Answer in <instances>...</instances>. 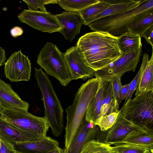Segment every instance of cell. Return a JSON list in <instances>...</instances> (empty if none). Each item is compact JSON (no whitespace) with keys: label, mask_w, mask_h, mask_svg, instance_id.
<instances>
[{"label":"cell","mask_w":153,"mask_h":153,"mask_svg":"<svg viewBox=\"0 0 153 153\" xmlns=\"http://www.w3.org/2000/svg\"><path fill=\"white\" fill-rule=\"evenodd\" d=\"M99 127L84 117L70 146L64 153H80L85 144L92 140Z\"/></svg>","instance_id":"obj_14"},{"label":"cell","mask_w":153,"mask_h":153,"mask_svg":"<svg viewBox=\"0 0 153 153\" xmlns=\"http://www.w3.org/2000/svg\"><path fill=\"white\" fill-rule=\"evenodd\" d=\"M121 76L118 75L112 77L109 81L111 85L113 99L114 108L116 112H120L119 109L118 99L120 90L123 85L122 84Z\"/></svg>","instance_id":"obj_31"},{"label":"cell","mask_w":153,"mask_h":153,"mask_svg":"<svg viewBox=\"0 0 153 153\" xmlns=\"http://www.w3.org/2000/svg\"><path fill=\"white\" fill-rule=\"evenodd\" d=\"M102 83L101 79L95 77L82 84L75 94L73 103L66 108L65 148L70 146L85 116L90 102Z\"/></svg>","instance_id":"obj_2"},{"label":"cell","mask_w":153,"mask_h":153,"mask_svg":"<svg viewBox=\"0 0 153 153\" xmlns=\"http://www.w3.org/2000/svg\"><path fill=\"white\" fill-rule=\"evenodd\" d=\"M0 118L35 136L38 139L44 138L50 126L44 117L34 115L22 109H4Z\"/></svg>","instance_id":"obj_7"},{"label":"cell","mask_w":153,"mask_h":153,"mask_svg":"<svg viewBox=\"0 0 153 153\" xmlns=\"http://www.w3.org/2000/svg\"><path fill=\"white\" fill-rule=\"evenodd\" d=\"M17 17L21 22L42 32L50 33L59 32L62 28L55 15L49 12L23 9Z\"/></svg>","instance_id":"obj_9"},{"label":"cell","mask_w":153,"mask_h":153,"mask_svg":"<svg viewBox=\"0 0 153 153\" xmlns=\"http://www.w3.org/2000/svg\"><path fill=\"white\" fill-rule=\"evenodd\" d=\"M10 143L16 153H45L59 147L57 140L47 136L35 141Z\"/></svg>","instance_id":"obj_15"},{"label":"cell","mask_w":153,"mask_h":153,"mask_svg":"<svg viewBox=\"0 0 153 153\" xmlns=\"http://www.w3.org/2000/svg\"><path fill=\"white\" fill-rule=\"evenodd\" d=\"M0 138L11 143L39 140L32 134L15 127L0 118Z\"/></svg>","instance_id":"obj_17"},{"label":"cell","mask_w":153,"mask_h":153,"mask_svg":"<svg viewBox=\"0 0 153 153\" xmlns=\"http://www.w3.org/2000/svg\"><path fill=\"white\" fill-rule=\"evenodd\" d=\"M37 64L46 74L56 79L61 85L67 86L72 80L64 57L57 46L47 42L39 54Z\"/></svg>","instance_id":"obj_5"},{"label":"cell","mask_w":153,"mask_h":153,"mask_svg":"<svg viewBox=\"0 0 153 153\" xmlns=\"http://www.w3.org/2000/svg\"><path fill=\"white\" fill-rule=\"evenodd\" d=\"M76 45L88 64L95 71L104 68L121 55L117 44V36L104 32L85 33Z\"/></svg>","instance_id":"obj_1"},{"label":"cell","mask_w":153,"mask_h":153,"mask_svg":"<svg viewBox=\"0 0 153 153\" xmlns=\"http://www.w3.org/2000/svg\"><path fill=\"white\" fill-rule=\"evenodd\" d=\"M110 5L102 0H99L98 2L79 11L83 19V24L87 25L88 22L91 19L101 13Z\"/></svg>","instance_id":"obj_25"},{"label":"cell","mask_w":153,"mask_h":153,"mask_svg":"<svg viewBox=\"0 0 153 153\" xmlns=\"http://www.w3.org/2000/svg\"><path fill=\"white\" fill-rule=\"evenodd\" d=\"M129 84L123 85L119 92L118 103L119 105L124 99H125L128 92Z\"/></svg>","instance_id":"obj_34"},{"label":"cell","mask_w":153,"mask_h":153,"mask_svg":"<svg viewBox=\"0 0 153 153\" xmlns=\"http://www.w3.org/2000/svg\"><path fill=\"white\" fill-rule=\"evenodd\" d=\"M104 90L102 83L88 105L85 116L86 121L94 124L95 121L102 116L101 109Z\"/></svg>","instance_id":"obj_21"},{"label":"cell","mask_w":153,"mask_h":153,"mask_svg":"<svg viewBox=\"0 0 153 153\" xmlns=\"http://www.w3.org/2000/svg\"><path fill=\"white\" fill-rule=\"evenodd\" d=\"M114 153H149L148 148L140 146L128 144H120L112 146Z\"/></svg>","instance_id":"obj_29"},{"label":"cell","mask_w":153,"mask_h":153,"mask_svg":"<svg viewBox=\"0 0 153 153\" xmlns=\"http://www.w3.org/2000/svg\"><path fill=\"white\" fill-rule=\"evenodd\" d=\"M34 69V76L42 95L44 117L48 123L53 134L59 137L63 130L64 110L48 75L43 71L42 68Z\"/></svg>","instance_id":"obj_4"},{"label":"cell","mask_w":153,"mask_h":153,"mask_svg":"<svg viewBox=\"0 0 153 153\" xmlns=\"http://www.w3.org/2000/svg\"><path fill=\"white\" fill-rule=\"evenodd\" d=\"M109 144L94 139L87 142L80 153H114Z\"/></svg>","instance_id":"obj_27"},{"label":"cell","mask_w":153,"mask_h":153,"mask_svg":"<svg viewBox=\"0 0 153 153\" xmlns=\"http://www.w3.org/2000/svg\"><path fill=\"white\" fill-rule=\"evenodd\" d=\"M1 142L0 148V153H7L9 148V143L0 138Z\"/></svg>","instance_id":"obj_36"},{"label":"cell","mask_w":153,"mask_h":153,"mask_svg":"<svg viewBox=\"0 0 153 153\" xmlns=\"http://www.w3.org/2000/svg\"><path fill=\"white\" fill-rule=\"evenodd\" d=\"M146 129H147L136 125L127 120L120 111L115 123L107 130L104 142L111 145H115L132 132Z\"/></svg>","instance_id":"obj_12"},{"label":"cell","mask_w":153,"mask_h":153,"mask_svg":"<svg viewBox=\"0 0 153 153\" xmlns=\"http://www.w3.org/2000/svg\"><path fill=\"white\" fill-rule=\"evenodd\" d=\"M142 53V47L128 53L122 54L115 61L107 67L95 72V76L103 83L109 81L113 77L122 76L126 72H134Z\"/></svg>","instance_id":"obj_8"},{"label":"cell","mask_w":153,"mask_h":153,"mask_svg":"<svg viewBox=\"0 0 153 153\" xmlns=\"http://www.w3.org/2000/svg\"><path fill=\"white\" fill-rule=\"evenodd\" d=\"M1 111H2V109H1V107H0V117Z\"/></svg>","instance_id":"obj_41"},{"label":"cell","mask_w":153,"mask_h":153,"mask_svg":"<svg viewBox=\"0 0 153 153\" xmlns=\"http://www.w3.org/2000/svg\"><path fill=\"white\" fill-rule=\"evenodd\" d=\"M149 55L148 53H146L143 54L142 62L141 67L134 78L129 83V86L128 92L125 99V101L123 106L125 105L128 101L131 99L134 92L138 88L142 72L149 60Z\"/></svg>","instance_id":"obj_28"},{"label":"cell","mask_w":153,"mask_h":153,"mask_svg":"<svg viewBox=\"0 0 153 153\" xmlns=\"http://www.w3.org/2000/svg\"><path fill=\"white\" fill-rule=\"evenodd\" d=\"M1 140H0V148L1 146Z\"/></svg>","instance_id":"obj_42"},{"label":"cell","mask_w":153,"mask_h":153,"mask_svg":"<svg viewBox=\"0 0 153 153\" xmlns=\"http://www.w3.org/2000/svg\"><path fill=\"white\" fill-rule=\"evenodd\" d=\"M64 57L72 80L95 76L96 71L88 65L76 45L68 49Z\"/></svg>","instance_id":"obj_11"},{"label":"cell","mask_w":153,"mask_h":153,"mask_svg":"<svg viewBox=\"0 0 153 153\" xmlns=\"http://www.w3.org/2000/svg\"><path fill=\"white\" fill-rule=\"evenodd\" d=\"M153 13V0H146L137 7L122 12L99 19L88 25L91 30L115 36L128 32L136 20Z\"/></svg>","instance_id":"obj_3"},{"label":"cell","mask_w":153,"mask_h":153,"mask_svg":"<svg viewBox=\"0 0 153 153\" xmlns=\"http://www.w3.org/2000/svg\"><path fill=\"white\" fill-rule=\"evenodd\" d=\"M57 4L65 10L69 12H79L87 7L99 2V0H57Z\"/></svg>","instance_id":"obj_24"},{"label":"cell","mask_w":153,"mask_h":153,"mask_svg":"<svg viewBox=\"0 0 153 153\" xmlns=\"http://www.w3.org/2000/svg\"><path fill=\"white\" fill-rule=\"evenodd\" d=\"M119 112L102 116L95 121L94 124L97 126L101 131H107L115 123Z\"/></svg>","instance_id":"obj_30"},{"label":"cell","mask_w":153,"mask_h":153,"mask_svg":"<svg viewBox=\"0 0 153 153\" xmlns=\"http://www.w3.org/2000/svg\"><path fill=\"white\" fill-rule=\"evenodd\" d=\"M139 35L127 32L117 36V44L121 54L131 52L142 47Z\"/></svg>","instance_id":"obj_20"},{"label":"cell","mask_w":153,"mask_h":153,"mask_svg":"<svg viewBox=\"0 0 153 153\" xmlns=\"http://www.w3.org/2000/svg\"><path fill=\"white\" fill-rule=\"evenodd\" d=\"M28 7L29 10L33 11L47 12L45 5L50 4H57V0H23Z\"/></svg>","instance_id":"obj_32"},{"label":"cell","mask_w":153,"mask_h":153,"mask_svg":"<svg viewBox=\"0 0 153 153\" xmlns=\"http://www.w3.org/2000/svg\"><path fill=\"white\" fill-rule=\"evenodd\" d=\"M8 143L9 144V148L7 153H16L13 149L11 143Z\"/></svg>","instance_id":"obj_40"},{"label":"cell","mask_w":153,"mask_h":153,"mask_svg":"<svg viewBox=\"0 0 153 153\" xmlns=\"http://www.w3.org/2000/svg\"><path fill=\"white\" fill-rule=\"evenodd\" d=\"M103 84L104 90L101 109L102 116L107 115L113 112H116L114 108L113 92L110 82L109 81Z\"/></svg>","instance_id":"obj_23"},{"label":"cell","mask_w":153,"mask_h":153,"mask_svg":"<svg viewBox=\"0 0 153 153\" xmlns=\"http://www.w3.org/2000/svg\"><path fill=\"white\" fill-rule=\"evenodd\" d=\"M119 111L126 119L135 124L153 130V91L130 99Z\"/></svg>","instance_id":"obj_6"},{"label":"cell","mask_w":153,"mask_h":153,"mask_svg":"<svg viewBox=\"0 0 153 153\" xmlns=\"http://www.w3.org/2000/svg\"><path fill=\"white\" fill-rule=\"evenodd\" d=\"M6 60L5 50L0 47V67L4 65Z\"/></svg>","instance_id":"obj_37"},{"label":"cell","mask_w":153,"mask_h":153,"mask_svg":"<svg viewBox=\"0 0 153 153\" xmlns=\"http://www.w3.org/2000/svg\"><path fill=\"white\" fill-rule=\"evenodd\" d=\"M143 0H124L123 2L111 5L101 13L91 19L88 25L92 22L104 17L112 15L133 8L138 5Z\"/></svg>","instance_id":"obj_22"},{"label":"cell","mask_w":153,"mask_h":153,"mask_svg":"<svg viewBox=\"0 0 153 153\" xmlns=\"http://www.w3.org/2000/svg\"><path fill=\"white\" fill-rule=\"evenodd\" d=\"M142 37L144 38L147 42L150 44L153 49V26L147 30L144 33Z\"/></svg>","instance_id":"obj_33"},{"label":"cell","mask_w":153,"mask_h":153,"mask_svg":"<svg viewBox=\"0 0 153 153\" xmlns=\"http://www.w3.org/2000/svg\"><path fill=\"white\" fill-rule=\"evenodd\" d=\"M62 27L59 31L66 39L73 41L80 32L84 20L79 12L65 11L55 15Z\"/></svg>","instance_id":"obj_13"},{"label":"cell","mask_w":153,"mask_h":153,"mask_svg":"<svg viewBox=\"0 0 153 153\" xmlns=\"http://www.w3.org/2000/svg\"><path fill=\"white\" fill-rule=\"evenodd\" d=\"M64 149H63L60 147L49 152L45 153H64Z\"/></svg>","instance_id":"obj_39"},{"label":"cell","mask_w":153,"mask_h":153,"mask_svg":"<svg viewBox=\"0 0 153 153\" xmlns=\"http://www.w3.org/2000/svg\"><path fill=\"white\" fill-rule=\"evenodd\" d=\"M153 26V13L135 21L130 27L128 32L142 37L145 32Z\"/></svg>","instance_id":"obj_26"},{"label":"cell","mask_w":153,"mask_h":153,"mask_svg":"<svg viewBox=\"0 0 153 153\" xmlns=\"http://www.w3.org/2000/svg\"><path fill=\"white\" fill-rule=\"evenodd\" d=\"M123 143L144 147L153 153V130L147 129L133 131L117 145Z\"/></svg>","instance_id":"obj_18"},{"label":"cell","mask_w":153,"mask_h":153,"mask_svg":"<svg viewBox=\"0 0 153 153\" xmlns=\"http://www.w3.org/2000/svg\"><path fill=\"white\" fill-rule=\"evenodd\" d=\"M135 96L150 91H153V52L142 74Z\"/></svg>","instance_id":"obj_19"},{"label":"cell","mask_w":153,"mask_h":153,"mask_svg":"<svg viewBox=\"0 0 153 153\" xmlns=\"http://www.w3.org/2000/svg\"><path fill=\"white\" fill-rule=\"evenodd\" d=\"M124 0H102V1L110 5L117 4L124 1Z\"/></svg>","instance_id":"obj_38"},{"label":"cell","mask_w":153,"mask_h":153,"mask_svg":"<svg viewBox=\"0 0 153 153\" xmlns=\"http://www.w3.org/2000/svg\"><path fill=\"white\" fill-rule=\"evenodd\" d=\"M10 32L13 37L16 38L22 35L23 33V30L21 27L15 26L10 30Z\"/></svg>","instance_id":"obj_35"},{"label":"cell","mask_w":153,"mask_h":153,"mask_svg":"<svg viewBox=\"0 0 153 153\" xmlns=\"http://www.w3.org/2000/svg\"><path fill=\"white\" fill-rule=\"evenodd\" d=\"M4 67L6 78L12 82L28 81L31 74V63L21 50L13 53L6 61Z\"/></svg>","instance_id":"obj_10"},{"label":"cell","mask_w":153,"mask_h":153,"mask_svg":"<svg viewBox=\"0 0 153 153\" xmlns=\"http://www.w3.org/2000/svg\"><path fill=\"white\" fill-rule=\"evenodd\" d=\"M0 106L4 109L28 111V103L23 100L13 91L10 84L0 79Z\"/></svg>","instance_id":"obj_16"}]
</instances>
